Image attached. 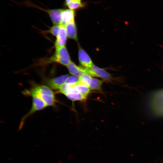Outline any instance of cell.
I'll return each mask as SVG.
<instances>
[{"instance_id": "obj_10", "label": "cell", "mask_w": 163, "mask_h": 163, "mask_svg": "<svg viewBox=\"0 0 163 163\" xmlns=\"http://www.w3.org/2000/svg\"><path fill=\"white\" fill-rule=\"evenodd\" d=\"M67 67L69 72L73 75L79 77L82 74L85 73L84 67L78 66L71 61Z\"/></svg>"}, {"instance_id": "obj_18", "label": "cell", "mask_w": 163, "mask_h": 163, "mask_svg": "<svg viewBox=\"0 0 163 163\" xmlns=\"http://www.w3.org/2000/svg\"><path fill=\"white\" fill-rule=\"evenodd\" d=\"M72 1H81V0H65V4L66 5L69 2Z\"/></svg>"}, {"instance_id": "obj_4", "label": "cell", "mask_w": 163, "mask_h": 163, "mask_svg": "<svg viewBox=\"0 0 163 163\" xmlns=\"http://www.w3.org/2000/svg\"><path fill=\"white\" fill-rule=\"evenodd\" d=\"M86 68V74L91 76L99 77L107 81H110L112 79V77L110 73L94 65H93L90 68Z\"/></svg>"}, {"instance_id": "obj_6", "label": "cell", "mask_w": 163, "mask_h": 163, "mask_svg": "<svg viewBox=\"0 0 163 163\" xmlns=\"http://www.w3.org/2000/svg\"><path fill=\"white\" fill-rule=\"evenodd\" d=\"M59 26L58 34L55 43V48L65 46L68 36L65 27L60 25Z\"/></svg>"}, {"instance_id": "obj_2", "label": "cell", "mask_w": 163, "mask_h": 163, "mask_svg": "<svg viewBox=\"0 0 163 163\" xmlns=\"http://www.w3.org/2000/svg\"><path fill=\"white\" fill-rule=\"evenodd\" d=\"M55 48L54 54L47 59L46 62L47 63L55 62L67 66L71 61L69 54L65 46Z\"/></svg>"}, {"instance_id": "obj_16", "label": "cell", "mask_w": 163, "mask_h": 163, "mask_svg": "<svg viewBox=\"0 0 163 163\" xmlns=\"http://www.w3.org/2000/svg\"><path fill=\"white\" fill-rule=\"evenodd\" d=\"M79 78L75 75L69 76L65 83L69 85H73L77 83L78 81Z\"/></svg>"}, {"instance_id": "obj_8", "label": "cell", "mask_w": 163, "mask_h": 163, "mask_svg": "<svg viewBox=\"0 0 163 163\" xmlns=\"http://www.w3.org/2000/svg\"><path fill=\"white\" fill-rule=\"evenodd\" d=\"M63 9H56L45 10L50 16L53 23L54 25H60Z\"/></svg>"}, {"instance_id": "obj_1", "label": "cell", "mask_w": 163, "mask_h": 163, "mask_svg": "<svg viewBox=\"0 0 163 163\" xmlns=\"http://www.w3.org/2000/svg\"><path fill=\"white\" fill-rule=\"evenodd\" d=\"M25 95L36 97L41 99L47 106L55 107L56 100L52 89L48 86L33 84V86L23 92Z\"/></svg>"}, {"instance_id": "obj_17", "label": "cell", "mask_w": 163, "mask_h": 163, "mask_svg": "<svg viewBox=\"0 0 163 163\" xmlns=\"http://www.w3.org/2000/svg\"><path fill=\"white\" fill-rule=\"evenodd\" d=\"M59 29V25H54L50 28L48 32L53 35L57 37L58 34Z\"/></svg>"}, {"instance_id": "obj_15", "label": "cell", "mask_w": 163, "mask_h": 163, "mask_svg": "<svg viewBox=\"0 0 163 163\" xmlns=\"http://www.w3.org/2000/svg\"><path fill=\"white\" fill-rule=\"evenodd\" d=\"M71 10L83 7L84 5L81 1H72L69 2L66 5Z\"/></svg>"}, {"instance_id": "obj_5", "label": "cell", "mask_w": 163, "mask_h": 163, "mask_svg": "<svg viewBox=\"0 0 163 163\" xmlns=\"http://www.w3.org/2000/svg\"><path fill=\"white\" fill-rule=\"evenodd\" d=\"M69 77L68 74L63 75L54 78L47 79L46 82L51 88L57 91L66 82Z\"/></svg>"}, {"instance_id": "obj_13", "label": "cell", "mask_w": 163, "mask_h": 163, "mask_svg": "<svg viewBox=\"0 0 163 163\" xmlns=\"http://www.w3.org/2000/svg\"><path fill=\"white\" fill-rule=\"evenodd\" d=\"M102 83L101 80L92 78L89 86V88L91 90L101 91Z\"/></svg>"}, {"instance_id": "obj_3", "label": "cell", "mask_w": 163, "mask_h": 163, "mask_svg": "<svg viewBox=\"0 0 163 163\" xmlns=\"http://www.w3.org/2000/svg\"><path fill=\"white\" fill-rule=\"evenodd\" d=\"M32 98L31 107L29 111L22 118L19 126V130L22 128L25 120L29 117L36 112L42 110L47 107L44 103L38 97H33Z\"/></svg>"}, {"instance_id": "obj_14", "label": "cell", "mask_w": 163, "mask_h": 163, "mask_svg": "<svg viewBox=\"0 0 163 163\" xmlns=\"http://www.w3.org/2000/svg\"><path fill=\"white\" fill-rule=\"evenodd\" d=\"M92 78L89 75L84 73L79 77L78 82L89 87Z\"/></svg>"}, {"instance_id": "obj_7", "label": "cell", "mask_w": 163, "mask_h": 163, "mask_svg": "<svg viewBox=\"0 0 163 163\" xmlns=\"http://www.w3.org/2000/svg\"><path fill=\"white\" fill-rule=\"evenodd\" d=\"M79 48L78 57L80 63L85 68L91 67L93 64L90 57L82 48L80 47Z\"/></svg>"}, {"instance_id": "obj_12", "label": "cell", "mask_w": 163, "mask_h": 163, "mask_svg": "<svg viewBox=\"0 0 163 163\" xmlns=\"http://www.w3.org/2000/svg\"><path fill=\"white\" fill-rule=\"evenodd\" d=\"M74 87L79 93L87 97L90 90L89 87L78 82L74 85Z\"/></svg>"}, {"instance_id": "obj_9", "label": "cell", "mask_w": 163, "mask_h": 163, "mask_svg": "<svg viewBox=\"0 0 163 163\" xmlns=\"http://www.w3.org/2000/svg\"><path fill=\"white\" fill-rule=\"evenodd\" d=\"M75 13L71 9H63L61 18L60 25L65 26L66 25L74 21Z\"/></svg>"}, {"instance_id": "obj_11", "label": "cell", "mask_w": 163, "mask_h": 163, "mask_svg": "<svg viewBox=\"0 0 163 163\" xmlns=\"http://www.w3.org/2000/svg\"><path fill=\"white\" fill-rule=\"evenodd\" d=\"M65 27L69 37L76 40H77V30L75 21L72 22L67 24Z\"/></svg>"}]
</instances>
